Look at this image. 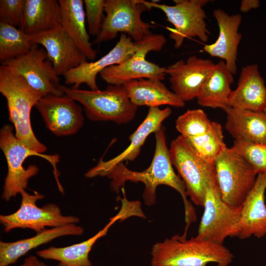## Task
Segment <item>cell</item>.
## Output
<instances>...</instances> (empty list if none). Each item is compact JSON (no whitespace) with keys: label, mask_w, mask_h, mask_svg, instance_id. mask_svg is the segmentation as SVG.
Returning a JSON list of instances; mask_svg holds the SVG:
<instances>
[{"label":"cell","mask_w":266,"mask_h":266,"mask_svg":"<svg viewBox=\"0 0 266 266\" xmlns=\"http://www.w3.org/2000/svg\"><path fill=\"white\" fill-rule=\"evenodd\" d=\"M154 133L156 140L154 154L147 169L135 171L128 169L123 163H121L107 171L104 176L111 180V188L117 193L127 181L142 182L145 186L143 199L148 206L153 205L156 202V189L158 186L165 185L174 189L181 195L183 201L186 223L184 232L187 233L191 223L196 220L195 210L187 199L183 181L173 169L166 145L165 127L162 125Z\"/></svg>","instance_id":"obj_1"},{"label":"cell","mask_w":266,"mask_h":266,"mask_svg":"<svg viewBox=\"0 0 266 266\" xmlns=\"http://www.w3.org/2000/svg\"><path fill=\"white\" fill-rule=\"evenodd\" d=\"M0 92L6 99L9 120L14 125L16 138L30 148L45 152L47 148L36 138L31 121L33 107L44 95L30 86L14 67L1 64Z\"/></svg>","instance_id":"obj_2"},{"label":"cell","mask_w":266,"mask_h":266,"mask_svg":"<svg viewBox=\"0 0 266 266\" xmlns=\"http://www.w3.org/2000/svg\"><path fill=\"white\" fill-rule=\"evenodd\" d=\"M151 256V266H207L210 263L229 266L234 258L224 245L178 234L153 245Z\"/></svg>","instance_id":"obj_3"},{"label":"cell","mask_w":266,"mask_h":266,"mask_svg":"<svg viewBox=\"0 0 266 266\" xmlns=\"http://www.w3.org/2000/svg\"><path fill=\"white\" fill-rule=\"evenodd\" d=\"M0 147L7 165V173L4 180L1 198L9 201L27 188L30 178L38 172V167L31 165L25 168L23 164L25 160L31 156L41 157L47 161L53 167V174L59 191L64 193V189L59 179V171L57 164L59 161L57 154L49 155L39 153L21 142L13 133V127L4 125L0 131Z\"/></svg>","instance_id":"obj_4"},{"label":"cell","mask_w":266,"mask_h":266,"mask_svg":"<svg viewBox=\"0 0 266 266\" xmlns=\"http://www.w3.org/2000/svg\"><path fill=\"white\" fill-rule=\"evenodd\" d=\"M59 88L80 103L87 118L92 121L127 124L135 117L138 107L131 101L123 85H109L104 90H87L59 85Z\"/></svg>","instance_id":"obj_5"},{"label":"cell","mask_w":266,"mask_h":266,"mask_svg":"<svg viewBox=\"0 0 266 266\" xmlns=\"http://www.w3.org/2000/svg\"><path fill=\"white\" fill-rule=\"evenodd\" d=\"M169 155L185 184L187 196L195 205L203 207L206 189L217 180L215 164L201 158L188 139L181 135L171 142Z\"/></svg>","instance_id":"obj_6"},{"label":"cell","mask_w":266,"mask_h":266,"mask_svg":"<svg viewBox=\"0 0 266 266\" xmlns=\"http://www.w3.org/2000/svg\"><path fill=\"white\" fill-rule=\"evenodd\" d=\"M214 164L223 200L231 206H242L255 185L257 172L233 147H227Z\"/></svg>","instance_id":"obj_7"},{"label":"cell","mask_w":266,"mask_h":266,"mask_svg":"<svg viewBox=\"0 0 266 266\" xmlns=\"http://www.w3.org/2000/svg\"><path fill=\"white\" fill-rule=\"evenodd\" d=\"M144 0H104L105 16L101 31L94 40L100 43L113 39L119 33L140 42L152 33L151 24L141 19L142 13L150 9Z\"/></svg>","instance_id":"obj_8"},{"label":"cell","mask_w":266,"mask_h":266,"mask_svg":"<svg viewBox=\"0 0 266 266\" xmlns=\"http://www.w3.org/2000/svg\"><path fill=\"white\" fill-rule=\"evenodd\" d=\"M241 207H234L222 199L217 180L207 187L204 195V211L197 236L205 240L224 245L228 237H236Z\"/></svg>","instance_id":"obj_9"},{"label":"cell","mask_w":266,"mask_h":266,"mask_svg":"<svg viewBox=\"0 0 266 266\" xmlns=\"http://www.w3.org/2000/svg\"><path fill=\"white\" fill-rule=\"evenodd\" d=\"M175 4L168 5L156 2L145 1L151 9L162 10L167 20L173 28H168L169 37L174 41L176 49L181 47L187 38L198 37L201 42H206L210 32L207 28L206 13L202 7L212 0H174Z\"/></svg>","instance_id":"obj_10"},{"label":"cell","mask_w":266,"mask_h":266,"mask_svg":"<svg viewBox=\"0 0 266 266\" xmlns=\"http://www.w3.org/2000/svg\"><path fill=\"white\" fill-rule=\"evenodd\" d=\"M21 202L19 208L9 215H0V222L6 233L16 228L31 229L37 233L46 227H58L76 224L79 218L74 216L62 215L59 207L54 203H47L42 207L36 206V202L44 198L34 191L33 195L25 190L21 191Z\"/></svg>","instance_id":"obj_11"},{"label":"cell","mask_w":266,"mask_h":266,"mask_svg":"<svg viewBox=\"0 0 266 266\" xmlns=\"http://www.w3.org/2000/svg\"><path fill=\"white\" fill-rule=\"evenodd\" d=\"M166 42L163 34H151L145 45L133 56L121 64L103 70L99 74L100 78L111 85H123L139 79L164 80L166 75V68L147 61L145 57L149 52L161 51Z\"/></svg>","instance_id":"obj_12"},{"label":"cell","mask_w":266,"mask_h":266,"mask_svg":"<svg viewBox=\"0 0 266 266\" xmlns=\"http://www.w3.org/2000/svg\"><path fill=\"white\" fill-rule=\"evenodd\" d=\"M148 36L141 41L135 42L127 34L121 33L117 43L106 54L96 61H85L66 73L63 75L65 83L72 85L74 89L85 84L91 90H99L97 75L106 68L131 58L145 45Z\"/></svg>","instance_id":"obj_13"},{"label":"cell","mask_w":266,"mask_h":266,"mask_svg":"<svg viewBox=\"0 0 266 266\" xmlns=\"http://www.w3.org/2000/svg\"><path fill=\"white\" fill-rule=\"evenodd\" d=\"M1 64L14 67L30 86L44 96L65 94L59 88V76L45 49L39 45L33 44L27 54Z\"/></svg>","instance_id":"obj_14"},{"label":"cell","mask_w":266,"mask_h":266,"mask_svg":"<svg viewBox=\"0 0 266 266\" xmlns=\"http://www.w3.org/2000/svg\"><path fill=\"white\" fill-rule=\"evenodd\" d=\"M35 107L47 128L57 136L74 134L83 125L81 106L65 94L44 96Z\"/></svg>","instance_id":"obj_15"},{"label":"cell","mask_w":266,"mask_h":266,"mask_svg":"<svg viewBox=\"0 0 266 266\" xmlns=\"http://www.w3.org/2000/svg\"><path fill=\"white\" fill-rule=\"evenodd\" d=\"M215 65L211 60L194 55L170 65L166 72L172 92L185 102L197 98Z\"/></svg>","instance_id":"obj_16"},{"label":"cell","mask_w":266,"mask_h":266,"mask_svg":"<svg viewBox=\"0 0 266 266\" xmlns=\"http://www.w3.org/2000/svg\"><path fill=\"white\" fill-rule=\"evenodd\" d=\"M32 44L42 45L58 76L87 61L85 55L62 28L38 34L29 35Z\"/></svg>","instance_id":"obj_17"},{"label":"cell","mask_w":266,"mask_h":266,"mask_svg":"<svg viewBox=\"0 0 266 266\" xmlns=\"http://www.w3.org/2000/svg\"><path fill=\"white\" fill-rule=\"evenodd\" d=\"M171 113V109L168 107L163 109L159 107H150L142 122L129 136V145L120 154L110 160L104 161L100 159L95 166L87 172L85 176L88 178L104 176L105 173L114 166L123 162L134 160L139 154L148 136L157 131Z\"/></svg>","instance_id":"obj_18"},{"label":"cell","mask_w":266,"mask_h":266,"mask_svg":"<svg viewBox=\"0 0 266 266\" xmlns=\"http://www.w3.org/2000/svg\"><path fill=\"white\" fill-rule=\"evenodd\" d=\"M135 214L134 206L128 201H123L118 213L110 218L106 226L92 237L80 243L66 247H50L37 251L36 254L43 259L58 261L67 266H92L89 255L97 241L105 236L115 223L135 216Z\"/></svg>","instance_id":"obj_19"},{"label":"cell","mask_w":266,"mask_h":266,"mask_svg":"<svg viewBox=\"0 0 266 266\" xmlns=\"http://www.w3.org/2000/svg\"><path fill=\"white\" fill-rule=\"evenodd\" d=\"M213 15L219 27V35L214 43L204 45L203 51L211 57L221 59L234 75L237 72V50L242 38L238 32L242 16L238 13L229 15L221 9H215Z\"/></svg>","instance_id":"obj_20"},{"label":"cell","mask_w":266,"mask_h":266,"mask_svg":"<svg viewBox=\"0 0 266 266\" xmlns=\"http://www.w3.org/2000/svg\"><path fill=\"white\" fill-rule=\"evenodd\" d=\"M266 173L258 174L253 189L241 207L236 237L244 239L266 235Z\"/></svg>","instance_id":"obj_21"},{"label":"cell","mask_w":266,"mask_h":266,"mask_svg":"<svg viewBox=\"0 0 266 266\" xmlns=\"http://www.w3.org/2000/svg\"><path fill=\"white\" fill-rule=\"evenodd\" d=\"M266 102V87L257 64L242 68L236 88L229 98V107L253 111H263Z\"/></svg>","instance_id":"obj_22"},{"label":"cell","mask_w":266,"mask_h":266,"mask_svg":"<svg viewBox=\"0 0 266 266\" xmlns=\"http://www.w3.org/2000/svg\"><path fill=\"white\" fill-rule=\"evenodd\" d=\"M131 102L137 106L159 107L168 105L183 107L185 102L170 91L162 81L153 79H139L123 85Z\"/></svg>","instance_id":"obj_23"},{"label":"cell","mask_w":266,"mask_h":266,"mask_svg":"<svg viewBox=\"0 0 266 266\" xmlns=\"http://www.w3.org/2000/svg\"><path fill=\"white\" fill-rule=\"evenodd\" d=\"M225 129L235 140L266 144V115L253 111L228 107Z\"/></svg>","instance_id":"obj_24"},{"label":"cell","mask_w":266,"mask_h":266,"mask_svg":"<svg viewBox=\"0 0 266 266\" xmlns=\"http://www.w3.org/2000/svg\"><path fill=\"white\" fill-rule=\"evenodd\" d=\"M83 229L75 224H70L50 229H44L30 238L7 242L0 241V266L14 264L19 258L37 247L55 238L65 235H80Z\"/></svg>","instance_id":"obj_25"},{"label":"cell","mask_w":266,"mask_h":266,"mask_svg":"<svg viewBox=\"0 0 266 266\" xmlns=\"http://www.w3.org/2000/svg\"><path fill=\"white\" fill-rule=\"evenodd\" d=\"M61 27L62 14L59 0H25L19 29L26 34L33 35Z\"/></svg>","instance_id":"obj_26"},{"label":"cell","mask_w":266,"mask_h":266,"mask_svg":"<svg viewBox=\"0 0 266 266\" xmlns=\"http://www.w3.org/2000/svg\"><path fill=\"white\" fill-rule=\"evenodd\" d=\"M62 14V28L87 59L94 60L97 51L92 47L86 29L83 0H59Z\"/></svg>","instance_id":"obj_27"},{"label":"cell","mask_w":266,"mask_h":266,"mask_svg":"<svg viewBox=\"0 0 266 266\" xmlns=\"http://www.w3.org/2000/svg\"><path fill=\"white\" fill-rule=\"evenodd\" d=\"M233 74L223 60L216 65L197 97V102L201 106L220 108L225 110L229 107L228 101L232 92Z\"/></svg>","instance_id":"obj_28"},{"label":"cell","mask_w":266,"mask_h":266,"mask_svg":"<svg viewBox=\"0 0 266 266\" xmlns=\"http://www.w3.org/2000/svg\"><path fill=\"white\" fill-rule=\"evenodd\" d=\"M33 44L29 35L19 28L0 22L1 64L27 54Z\"/></svg>","instance_id":"obj_29"},{"label":"cell","mask_w":266,"mask_h":266,"mask_svg":"<svg viewBox=\"0 0 266 266\" xmlns=\"http://www.w3.org/2000/svg\"><path fill=\"white\" fill-rule=\"evenodd\" d=\"M187 139L199 155L210 163L214 164L227 148L222 125L215 121L212 122L210 129L203 134Z\"/></svg>","instance_id":"obj_30"},{"label":"cell","mask_w":266,"mask_h":266,"mask_svg":"<svg viewBox=\"0 0 266 266\" xmlns=\"http://www.w3.org/2000/svg\"><path fill=\"white\" fill-rule=\"evenodd\" d=\"M212 122L202 109H190L177 118L175 127L181 135L189 138L206 133L210 129Z\"/></svg>","instance_id":"obj_31"},{"label":"cell","mask_w":266,"mask_h":266,"mask_svg":"<svg viewBox=\"0 0 266 266\" xmlns=\"http://www.w3.org/2000/svg\"><path fill=\"white\" fill-rule=\"evenodd\" d=\"M232 147L244 158L258 174L266 173V144L234 140Z\"/></svg>","instance_id":"obj_32"},{"label":"cell","mask_w":266,"mask_h":266,"mask_svg":"<svg viewBox=\"0 0 266 266\" xmlns=\"http://www.w3.org/2000/svg\"><path fill=\"white\" fill-rule=\"evenodd\" d=\"M84 6L89 34L97 37L104 18V0H84Z\"/></svg>","instance_id":"obj_33"},{"label":"cell","mask_w":266,"mask_h":266,"mask_svg":"<svg viewBox=\"0 0 266 266\" xmlns=\"http://www.w3.org/2000/svg\"><path fill=\"white\" fill-rule=\"evenodd\" d=\"M25 0H0V22L20 28L24 13Z\"/></svg>","instance_id":"obj_34"},{"label":"cell","mask_w":266,"mask_h":266,"mask_svg":"<svg viewBox=\"0 0 266 266\" xmlns=\"http://www.w3.org/2000/svg\"><path fill=\"white\" fill-rule=\"evenodd\" d=\"M260 2L258 0H242L241 2L240 10L242 12H247L258 8Z\"/></svg>","instance_id":"obj_35"},{"label":"cell","mask_w":266,"mask_h":266,"mask_svg":"<svg viewBox=\"0 0 266 266\" xmlns=\"http://www.w3.org/2000/svg\"><path fill=\"white\" fill-rule=\"evenodd\" d=\"M40 261L34 256H30L25 259L24 263L19 266H38Z\"/></svg>","instance_id":"obj_36"},{"label":"cell","mask_w":266,"mask_h":266,"mask_svg":"<svg viewBox=\"0 0 266 266\" xmlns=\"http://www.w3.org/2000/svg\"><path fill=\"white\" fill-rule=\"evenodd\" d=\"M38 266H47L44 262L40 261Z\"/></svg>","instance_id":"obj_37"},{"label":"cell","mask_w":266,"mask_h":266,"mask_svg":"<svg viewBox=\"0 0 266 266\" xmlns=\"http://www.w3.org/2000/svg\"><path fill=\"white\" fill-rule=\"evenodd\" d=\"M263 112L266 115V102L265 103V105L264 106V109L263 110Z\"/></svg>","instance_id":"obj_38"},{"label":"cell","mask_w":266,"mask_h":266,"mask_svg":"<svg viewBox=\"0 0 266 266\" xmlns=\"http://www.w3.org/2000/svg\"><path fill=\"white\" fill-rule=\"evenodd\" d=\"M57 266H67L62 263H60Z\"/></svg>","instance_id":"obj_39"}]
</instances>
